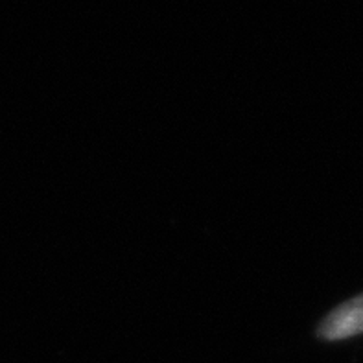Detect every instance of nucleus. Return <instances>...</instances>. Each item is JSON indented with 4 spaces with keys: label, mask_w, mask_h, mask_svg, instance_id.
I'll use <instances>...</instances> for the list:
<instances>
[{
    "label": "nucleus",
    "mask_w": 363,
    "mask_h": 363,
    "mask_svg": "<svg viewBox=\"0 0 363 363\" xmlns=\"http://www.w3.org/2000/svg\"><path fill=\"white\" fill-rule=\"evenodd\" d=\"M319 336L323 340H345L363 334V295L337 306L319 325Z\"/></svg>",
    "instance_id": "obj_1"
}]
</instances>
